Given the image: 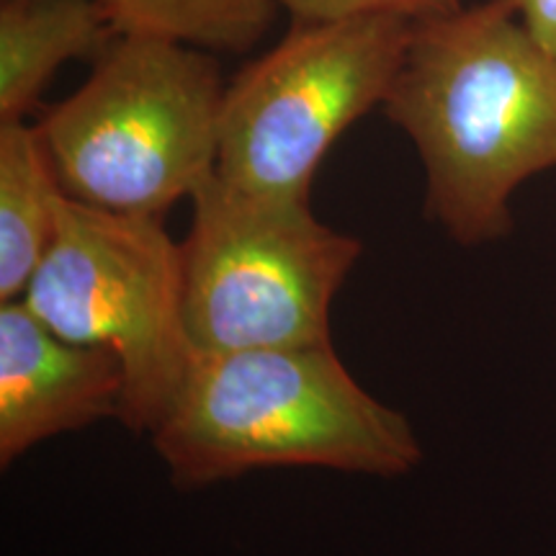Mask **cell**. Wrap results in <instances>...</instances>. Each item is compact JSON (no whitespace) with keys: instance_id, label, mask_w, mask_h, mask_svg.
Segmentation results:
<instances>
[{"instance_id":"obj_2","label":"cell","mask_w":556,"mask_h":556,"mask_svg":"<svg viewBox=\"0 0 556 556\" xmlns=\"http://www.w3.org/2000/svg\"><path fill=\"white\" fill-rule=\"evenodd\" d=\"M150 435L186 490L274 467L394 479L422 462L407 417L368 394L332 345L199 353Z\"/></svg>"},{"instance_id":"obj_5","label":"cell","mask_w":556,"mask_h":556,"mask_svg":"<svg viewBox=\"0 0 556 556\" xmlns=\"http://www.w3.org/2000/svg\"><path fill=\"white\" fill-rule=\"evenodd\" d=\"M180 242L197 353L330 345V304L364 245L319 222L309 199H270L212 176Z\"/></svg>"},{"instance_id":"obj_3","label":"cell","mask_w":556,"mask_h":556,"mask_svg":"<svg viewBox=\"0 0 556 556\" xmlns=\"http://www.w3.org/2000/svg\"><path fill=\"white\" fill-rule=\"evenodd\" d=\"M227 83L208 52L116 34L88 80L37 124L65 197L163 217L217 170Z\"/></svg>"},{"instance_id":"obj_1","label":"cell","mask_w":556,"mask_h":556,"mask_svg":"<svg viewBox=\"0 0 556 556\" xmlns=\"http://www.w3.org/2000/svg\"><path fill=\"white\" fill-rule=\"evenodd\" d=\"M381 109L415 144L428 217L462 245L505 238L518 186L556 168V52L520 0L415 21Z\"/></svg>"},{"instance_id":"obj_6","label":"cell","mask_w":556,"mask_h":556,"mask_svg":"<svg viewBox=\"0 0 556 556\" xmlns=\"http://www.w3.org/2000/svg\"><path fill=\"white\" fill-rule=\"evenodd\" d=\"M409 34L413 21L387 13L294 21L227 86L214 176L255 197L309 199L332 144L384 106Z\"/></svg>"},{"instance_id":"obj_10","label":"cell","mask_w":556,"mask_h":556,"mask_svg":"<svg viewBox=\"0 0 556 556\" xmlns=\"http://www.w3.org/2000/svg\"><path fill=\"white\" fill-rule=\"evenodd\" d=\"M114 34L160 37L204 52H245L268 31L276 0H99Z\"/></svg>"},{"instance_id":"obj_4","label":"cell","mask_w":556,"mask_h":556,"mask_svg":"<svg viewBox=\"0 0 556 556\" xmlns=\"http://www.w3.org/2000/svg\"><path fill=\"white\" fill-rule=\"evenodd\" d=\"M21 302L60 338L119 361L122 422L131 430L157 428L199 356L184 312L180 242L163 217L65 197L58 235Z\"/></svg>"},{"instance_id":"obj_9","label":"cell","mask_w":556,"mask_h":556,"mask_svg":"<svg viewBox=\"0 0 556 556\" xmlns=\"http://www.w3.org/2000/svg\"><path fill=\"white\" fill-rule=\"evenodd\" d=\"M60 189L37 127L0 122V302H16L58 235Z\"/></svg>"},{"instance_id":"obj_8","label":"cell","mask_w":556,"mask_h":556,"mask_svg":"<svg viewBox=\"0 0 556 556\" xmlns=\"http://www.w3.org/2000/svg\"><path fill=\"white\" fill-rule=\"evenodd\" d=\"M116 37L99 0L0 3V122H24L62 65Z\"/></svg>"},{"instance_id":"obj_7","label":"cell","mask_w":556,"mask_h":556,"mask_svg":"<svg viewBox=\"0 0 556 556\" xmlns=\"http://www.w3.org/2000/svg\"><path fill=\"white\" fill-rule=\"evenodd\" d=\"M124 407V368L101 348L70 343L21 299L0 307V464L47 438L80 430Z\"/></svg>"},{"instance_id":"obj_11","label":"cell","mask_w":556,"mask_h":556,"mask_svg":"<svg viewBox=\"0 0 556 556\" xmlns=\"http://www.w3.org/2000/svg\"><path fill=\"white\" fill-rule=\"evenodd\" d=\"M291 21H336L351 16H402L407 21H426L448 16L462 9V0H276Z\"/></svg>"},{"instance_id":"obj_12","label":"cell","mask_w":556,"mask_h":556,"mask_svg":"<svg viewBox=\"0 0 556 556\" xmlns=\"http://www.w3.org/2000/svg\"><path fill=\"white\" fill-rule=\"evenodd\" d=\"M520 18L548 50L556 52V0H520Z\"/></svg>"}]
</instances>
